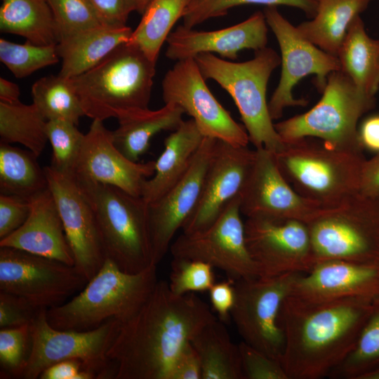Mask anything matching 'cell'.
I'll use <instances>...</instances> for the list:
<instances>
[{
    "instance_id": "22",
    "label": "cell",
    "mask_w": 379,
    "mask_h": 379,
    "mask_svg": "<svg viewBox=\"0 0 379 379\" xmlns=\"http://www.w3.org/2000/svg\"><path fill=\"white\" fill-rule=\"evenodd\" d=\"M289 295L305 302L345 298L379 299V262L328 260L295 280Z\"/></svg>"
},
{
    "instance_id": "24",
    "label": "cell",
    "mask_w": 379,
    "mask_h": 379,
    "mask_svg": "<svg viewBox=\"0 0 379 379\" xmlns=\"http://www.w3.org/2000/svg\"><path fill=\"white\" fill-rule=\"evenodd\" d=\"M29 202L26 221L0 239V246L15 248L74 266L62 218L49 188L31 198Z\"/></svg>"
},
{
    "instance_id": "38",
    "label": "cell",
    "mask_w": 379,
    "mask_h": 379,
    "mask_svg": "<svg viewBox=\"0 0 379 379\" xmlns=\"http://www.w3.org/2000/svg\"><path fill=\"white\" fill-rule=\"evenodd\" d=\"M244 4H262L269 6L284 5L303 11L310 18L316 14L318 0H195L185 9L182 17L183 26H194L213 18L225 15L235 6Z\"/></svg>"
},
{
    "instance_id": "16",
    "label": "cell",
    "mask_w": 379,
    "mask_h": 379,
    "mask_svg": "<svg viewBox=\"0 0 379 379\" xmlns=\"http://www.w3.org/2000/svg\"><path fill=\"white\" fill-rule=\"evenodd\" d=\"M246 246L260 277L306 274L316 262L305 222L246 218Z\"/></svg>"
},
{
    "instance_id": "4",
    "label": "cell",
    "mask_w": 379,
    "mask_h": 379,
    "mask_svg": "<svg viewBox=\"0 0 379 379\" xmlns=\"http://www.w3.org/2000/svg\"><path fill=\"white\" fill-rule=\"evenodd\" d=\"M157 282L156 265L128 273L105 258L78 295L47 309L48 321L56 329L74 331L91 330L112 319L125 322L141 308Z\"/></svg>"
},
{
    "instance_id": "10",
    "label": "cell",
    "mask_w": 379,
    "mask_h": 379,
    "mask_svg": "<svg viewBox=\"0 0 379 379\" xmlns=\"http://www.w3.org/2000/svg\"><path fill=\"white\" fill-rule=\"evenodd\" d=\"M46 312L40 309L30 324L31 351L22 378H39L48 367L69 359L82 361L97 379L115 378L107 354L122 322L112 319L91 330H58L50 325Z\"/></svg>"
},
{
    "instance_id": "37",
    "label": "cell",
    "mask_w": 379,
    "mask_h": 379,
    "mask_svg": "<svg viewBox=\"0 0 379 379\" xmlns=\"http://www.w3.org/2000/svg\"><path fill=\"white\" fill-rule=\"evenodd\" d=\"M56 45L41 46L26 41L23 44L0 39V60L16 78L28 77L34 72L59 61Z\"/></svg>"
},
{
    "instance_id": "51",
    "label": "cell",
    "mask_w": 379,
    "mask_h": 379,
    "mask_svg": "<svg viewBox=\"0 0 379 379\" xmlns=\"http://www.w3.org/2000/svg\"><path fill=\"white\" fill-rule=\"evenodd\" d=\"M359 192L365 196L379 197V153L364 164Z\"/></svg>"
},
{
    "instance_id": "6",
    "label": "cell",
    "mask_w": 379,
    "mask_h": 379,
    "mask_svg": "<svg viewBox=\"0 0 379 379\" xmlns=\"http://www.w3.org/2000/svg\"><path fill=\"white\" fill-rule=\"evenodd\" d=\"M205 79H213L232 98L249 141L255 149L274 153L284 143L274 128L268 109L266 91L272 72L280 65L279 55L270 48L255 51L253 59L234 62L204 53L194 58Z\"/></svg>"
},
{
    "instance_id": "52",
    "label": "cell",
    "mask_w": 379,
    "mask_h": 379,
    "mask_svg": "<svg viewBox=\"0 0 379 379\" xmlns=\"http://www.w3.org/2000/svg\"><path fill=\"white\" fill-rule=\"evenodd\" d=\"M20 95V87L15 83L4 78H0V101L15 102Z\"/></svg>"
},
{
    "instance_id": "19",
    "label": "cell",
    "mask_w": 379,
    "mask_h": 379,
    "mask_svg": "<svg viewBox=\"0 0 379 379\" xmlns=\"http://www.w3.org/2000/svg\"><path fill=\"white\" fill-rule=\"evenodd\" d=\"M155 161H133L115 146L112 131L103 121L93 119L82 145L72 175L79 182L118 187L141 197L144 182L154 173Z\"/></svg>"
},
{
    "instance_id": "34",
    "label": "cell",
    "mask_w": 379,
    "mask_h": 379,
    "mask_svg": "<svg viewBox=\"0 0 379 379\" xmlns=\"http://www.w3.org/2000/svg\"><path fill=\"white\" fill-rule=\"evenodd\" d=\"M192 0H152L127 42L157 62L160 49L175 22Z\"/></svg>"
},
{
    "instance_id": "43",
    "label": "cell",
    "mask_w": 379,
    "mask_h": 379,
    "mask_svg": "<svg viewBox=\"0 0 379 379\" xmlns=\"http://www.w3.org/2000/svg\"><path fill=\"white\" fill-rule=\"evenodd\" d=\"M238 345L244 379H288L280 361L244 341Z\"/></svg>"
},
{
    "instance_id": "5",
    "label": "cell",
    "mask_w": 379,
    "mask_h": 379,
    "mask_svg": "<svg viewBox=\"0 0 379 379\" xmlns=\"http://www.w3.org/2000/svg\"><path fill=\"white\" fill-rule=\"evenodd\" d=\"M156 62L137 46L125 43L94 67L69 78L85 115L104 121L148 108Z\"/></svg>"
},
{
    "instance_id": "1",
    "label": "cell",
    "mask_w": 379,
    "mask_h": 379,
    "mask_svg": "<svg viewBox=\"0 0 379 379\" xmlns=\"http://www.w3.org/2000/svg\"><path fill=\"white\" fill-rule=\"evenodd\" d=\"M216 319L194 293L177 295L168 281H158L141 308L121 323L107 352L115 379H168L183 347Z\"/></svg>"
},
{
    "instance_id": "31",
    "label": "cell",
    "mask_w": 379,
    "mask_h": 379,
    "mask_svg": "<svg viewBox=\"0 0 379 379\" xmlns=\"http://www.w3.org/2000/svg\"><path fill=\"white\" fill-rule=\"evenodd\" d=\"M0 30L41 46L57 45L59 36L46 0H1Z\"/></svg>"
},
{
    "instance_id": "33",
    "label": "cell",
    "mask_w": 379,
    "mask_h": 379,
    "mask_svg": "<svg viewBox=\"0 0 379 379\" xmlns=\"http://www.w3.org/2000/svg\"><path fill=\"white\" fill-rule=\"evenodd\" d=\"M47 123L34 103L0 101L1 143H19L39 157L48 141Z\"/></svg>"
},
{
    "instance_id": "42",
    "label": "cell",
    "mask_w": 379,
    "mask_h": 379,
    "mask_svg": "<svg viewBox=\"0 0 379 379\" xmlns=\"http://www.w3.org/2000/svg\"><path fill=\"white\" fill-rule=\"evenodd\" d=\"M213 267L203 261L173 258L168 286L177 295L208 291L215 283Z\"/></svg>"
},
{
    "instance_id": "26",
    "label": "cell",
    "mask_w": 379,
    "mask_h": 379,
    "mask_svg": "<svg viewBox=\"0 0 379 379\" xmlns=\"http://www.w3.org/2000/svg\"><path fill=\"white\" fill-rule=\"evenodd\" d=\"M132 32L127 25H102L60 41L56 45L62 59L59 74L72 78L91 69L116 48L127 43Z\"/></svg>"
},
{
    "instance_id": "13",
    "label": "cell",
    "mask_w": 379,
    "mask_h": 379,
    "mask_svg": "<svg viewBox=\"0 0 379 379\" xmlns=\"http://www.w3.org/2000/svg\"><path fill=\"white\" fill-rule=\"evenodd\" d=\"M241 215L238 195L206 229L182 233L170 246L173 258L203 261L223 271L234 282L258 277L246 246Z\"/></svg>"
},
{
    "instance_id": "11",
    "label": "cell",
    "mask_w": 379,
    "mask_h": 379,
    "mask_svg": "<svg viewBox=\"0 0 379 379\" xmlns=\"http://www.w3.org/2000/svg\"><path fill=\"white\" fill-rule=\"evenodd\" d=\"M299 274L287 273L234 282L231 319L243 341L281 363L285 342L279 321L280 310Z\"/></svg>"
},
{
    "instance_id": "7",
    "label": "cell",
    "mask_w": 379,
    "mask_h": 379,
    "mask_svg": "<svg viewBox=\"0 0 379 379\" xmlns=\"http://www.w3.org/2000/svg\"><path fill=\"white\" fill-rule=\"evenodd\" d=\"M77 182L94 209L105 258L128 273L154 265L144 199L112 185Z\"/></svg>"
},
{
    "instance_id": "48",
    "label": "cell",
    "mask_w": 379,
    "mask_h": 379,
    "mask_svg": "<svg viewBox=\"0 0 379 379\" xmlns=\"http://www.w3.org/2000/svg\"><path fill=\"white\" fill-rule=\"evenodd\" d=\"M211 302L218 319L227 323L231 319V311L235 301L234 281L227 279L214 284L208 290Z\"/></svg>"
},
{
    "instance_id": "28",
    "label": "cell",
    "mask_w": 379,
    "mask_h": 379,
    "mask_svg": "<svg viewBox=\"0 0 379 379\" xmlns=\"http://www.w3.org/2000/svg\"><path fill=\"white\" fill-rule=\"evenodd\" d=\"M337 57L340 70L357 88L375 98L379 89V39L368 35L360 15L351 22Z\"/></svg>"
},
{
    "instance_id": "46",
    "label": "cell",
    "mask_w": 379,
    "mask_h": 379,
    "mask_svg": "<svg viewBox=\"0 0 379 379\" xmlns=\"http://www.w3.org/2000/svg\"><path fill=\"white\" fill-rule=\"evenodd\" d=\"M106 25L123 26L136 11L135 0H91Z\"/></svg>"
},
{
    "instance_id": "41",
    "label": "cell",
    "mask_w": 379,
    "mask_h": 379,
    "mask_svg": "<svg viewBox=\"0 0 379 379\" xmlns=\"http://www.w3.org/2000/svg\"><path fill=\"white\" fill-rule=\"evenodd\" d=\"M31 345L30 324L1 328V378H22Z\"/></svg>"
},
{
    "instance_id": "8",
    "label": "cell",
    "mask_w": 379,
    "mask_h": 379,
    "mask_svg": "<svg viewBox=\"0 0 379 379\" xmlns=\"http://www.w3.org/2000/svg\"><path fill=\"white\" fill-rule=\"evenodd\" d=\"M316 263L379 262V197L358 192L307 223ZM315 263V264H316Z\"/></svg>"
},
{
    "instance_id": "15",
    "label": "cell",
    "mask_w": 379,
    "mask_h": 379,
    "mask_svg": "<svg viewBox=\"0 0 379 379\" xmlns=\"http://www.w3.org/2000/svg\"><path fill=\"white\" fill-rule=\"evenodd\" d=\"M163 100L189 114L204 137L248 146V135L208 89L194 58L176 61L162 81Z\"/></svg>"
},
{
    "instance_id": "27",
    "label": "cell",
    "mask_w": 379,
    "mask_h": 379,
    "mask_svg": "<svg viewBox=\"0 0 379 379\" xmlns=\"http://www.w3.org/2000/svg\"><path fill=\"white\" fill-rule=\"evenodd\" d=\"M183 114L181 107L170 103L157 110L145 108L126 112L117 118L119 126L112 131L114 143L128 159L139 161L152 137L162 131L175 130L183 121Z\"/></svg>"
},
{
    "instance_id": "50",
    "label": "cell",
    "mask_w": 379,
    "mask_h": 379,
    "mask_svg": "<svg viewBox=\"0 0 379 379\" xmlns=\"http://www.w3.org/2000/svg\"><path fill=\"white\" fill-rule=\"evenodd\" d=\"M357 139L363 150L379 153V114L366 117L358 126Z\"/></svg>"
},
{
    "instance_id": "40",
    "label": "cell",
    "mask_w": 379,
    "mask_h": 379,
    "mask_svg": "<svg viewBox=\"0 0 379 379\" xmlns=\"http://www.w3.org/2000/svg\"><path fill=\"white\" fill-rule=\"evenodd\" d=\"M77 126L64 120H52L47 123V135L53 151L51 166L69 174L72 173L85 135Z\"/></svg>"
},
{
    "instance_id": "9",
    "label": "cell",
    "mask_w": 379,
    "mask_h": 379,
    "mask_svg": "<svg viewBox=\"0 0 379 379\" xmlns=\"http://www.w3.org/2000/svg\"><path fill=\"white\" fill-rule=\"evenodd\" d=\"M320 100L309 111L274 124L281 140L312 137L343 149H362L357 139L361 117L375 98L362 93L340 70L331 72Z\"/></svg>"
},
{
    "instance_id": "20",
    "label": "cell",
    "mask_w": 379,
    "mask_h": 379,
    "mask_svg": "<svg viewBox=\"0 0 379 379\" xmlns=\"http://www.w3.org/2000/svg\"><path fill=\"white\" fill-rule=\"evenodd\" d=\"M255 149L216 140L201 192L182 233L202 231L218 218L227 204L239 195L252 168Z\"/></svg>"
},
{
    "instance_id": "53",
    "label": "cell",
    "mask_w": 379,
    "mask_h": 379,
    "mask_svg": "<svg viewBox=\"0 0 379 379\" xmlns=\"http://www.w3.org/2000/svg\"><path fill=\"white\" fill-rule=\"evenodd\" d=\"M361 379H379V364L364 374Z\"/></svg>"
},
{
    "instance_id": "55",
    "label": "cell",
    "mask_w": 379,
    "mask_h": 379,
    "mask_svg": "<svg viewBox=\"0 0 379 379\" xmlns=\"http://www.w3.org/2000/svg\"><path fill=\"white\" fill-rule=\"evenodd\" d=\"M195 1V0H192V1Z\"/></svg>"
},
{
    "instance_id": "54",
    "label": "cell",
    "mask_w": 379,
    "mask_h": 379,
    "mask_svg": "<svg viewBox=\"0 0 379 379\" xmlns=\"http://www.w3.org/2000/svg\"><path fill=\"white\" fill-rule=\"evenodd\" d=\"M151 1L152 0H135L136 11L142 15Z\"/></svg>"
},
{
    "instance_id": "35",
    "label": "cell",
    "mask_w": 379,
    "mask_h": 379,
    "mask_svg": "<svg viewBox=\"0 0 379 379\" xmlns=\"http://www.w3.org/2000/svg\"><path fill=\"white\" fill-rule=\"evenodd\" d=\"M33 103L47 121L64 120L78 124L86 116L69 78L50 75L32 86Z\"/></svg>"
},
{
    "instance_id": "17",
    "label": "cell",
    "mask_w": 379,
    "mask_h": 379,
    "mask_svg": "<svg viewBox=\"0 0 379 379\" xmlns=\"http://www.w3.org/2000/svg\"><path fill=\"white\" fill-rule=\"evenodd\" d=\"M246 218L309 222L324 208L299 194L279 171L274 152L255 149L254 161L239 194Z\"/></svg>"
},
{
    "instance_id": "32",
    "label": "cell",
    "mask_w": 379,
    "mask_h": 379,
    "mask_svg": "<svg viewBox=\"0 0 379 379\" xmlns=\"http://www.w3.org/2000/svg\"><path fill=\"white\" fill-rule=\"evenodd\" d=\"M38 157L11 144L0 142V192L30 199L48 188Z\"/></svg>"
},
{
    "instance_id": "23",
    "label": "cell",
    "mask_w": 379,
    "mask_h": 379,
    "mask_svg": "<svg viewBox=\"0 0 379 379\" xmlns=\"http://www.w3.org/2000/svg\"><path fill=\"white\" fill-rule=\"evenodd\" d=\"M267 24L264 13L257 11L246 20L229 27L213 31H198L179 26L167 37L166 56L179 61L199 54L218 53L236 60L243 49L264 48L267 43Z\"/></svg>"
},
{
    "instance_id": "2",
    "label": "cell",
    "mask_w": 379,
    "mask_h": 379,
    "mask_svg": "<svg viewBox=\"0 0 379 379\" xmlns=\"http://www.w3.org/2000/svg\"><path fill=\"white\" fill-rule=\"evenodd\" d=\"M373 302L355 297L305 302L288 295L279 319L285 342L281 364L288 379L328 377L354 348Z\"/></svg>"
},
{
    "instance_id": "36",
    "label": "cell",
    "mask_w": 379,
    "mask_h": 379,
    "mask_svg": "<svg viewBox=\"0 0 379 379\" xmlns=\"http://www.w3.org/2000/svg\"><path fill=\"white\" fill-rule=\"evenodd\" d=\"M379 364V299L373 302L371 312L357 341L346 358L328 375L333 379H361Z\"/></svg>"
},
{
    "instance_id": "3",
    "label": "cell",
    "mask_w": 379,
    "mask_h": 379,
    "mask_svg": "<svg viewBox=\"0 0 379 379\" xmlns=\"http://www.w3.org/2000/svg\"><path fill=\"white\" fill-rule=\"evenodd\" d=\"M362 149H343L312 137L288 142L274 154L277 166L301 196L324 207L337 206L359 192Z\"/></svg>"
},
{
    "instance_id": "30",
    "label": "cell",
    "mask_w": 379,
    "mask_h": 379,
    "mask_svg": "<svg viewBox=\"0 0 379 379\" xmlns=\"http://www.w3.org/2000/svg\"><path fill=\"white\" fill-rule=\"evenodd\" d=\"M218 319L191 340L201 367V379H244L239 345Z\"/></svg>"
},
{
    "instance_id": "39",
    "label": "cell",
    "mask_w": 379,
    "mask_h": 379,
    "mask_svg": "<svg viewBox=\"0 0 379 379\" xmlns=\"http://www.w3.org/2000/svg\"><path fill=\"white\" fill-rule=\"evenodd\" d=\"M46 1L53 15L59 42L86 30L106 25L91 0Z\"/></svg>"
},
{
    "instance_id": "49",
    "label": "cell",
    "mask_w": 379,
    "mask_h": 379,
    "mask_svg": "<svg viewBox=\"0 0 379 379\" xmlns=\"http://www.w3.org/2000/svg\"><path fill=\"white\" fill-rule=\"evenodd\" d=\"M40 379H97L96 375L79 359H69L56 363L46 368Z\"/></svg>"
},
{
    "instance_id": "14",
    "label": "cell",
    "mask_w": 379,
    "mask_h": 379,
    "mask_svg": "<svg viewBox=\"0 0 379 379\" xmlns=\"http://www.w3.org/2000/svg\"><path fill=\"white\" fill-rule=\"evenodd\" d=\"M266 22L274 34L281 50V73L279 84L268 102L272 120L281 117L291 106H305V99H295L293 88L309 74L316 75V85L322 92L328 75L340 69L338 58L321 50L298 31L277 10L269 6L264 11Z\"/></svg>"
},
{
    "instance_id": "47",
    "label": "cell",
    "mask_w": 379,
    "mask_h": 379,
    "mask_svg": "<svg viewBox=\"0 0 379 379\" xmlns=\"http://www.w3.org/2000/svg\"><path fill=\"white\" fill-rule=\"evenodd\" d=\"M168 379H201L200 360L190 342L183 347L175 358Z\"/></svg>"
},
{
    "instance_id": "18",
    "label": "cell",
    "mask_w": 379,
    "mask_h": 379,
    "mask_svg": "<svg viewBox=\"0 0 379 379\" xmlns=\"http://www.w3.org/2000/svg\"><path fill=\"white\" fill-rule=\"evenodd\" d=\"M44 168L73 253L74 267L89 281L105 260L93 206L73 175L51 166Z\"/></svg>"
},
{
    "instance_id": "25",
    "label": "cell",
    "mask_w": 379,
    "mask_h": 379,
    "mask_svg": "<svg viewBox=\"0 0 379 379\" xmlns=\"http://www.w3.org/2000/svg\"><path fill=\"white\" fill-rule=\"evenodd\" d=\"M204 136L192 119L182 121L164 140V149L155 161L154 173L143 184L141 197L147 203L159 199L187 173Z\"/></svg>"
},
{
    "instance_id": "29",
    "label": "cell",
    "mask_w": 379,
    "mask_h": 379,
    "mask_svg": "<svg viewBox=\"0 0 379 379\" xmlns=\"http://www.w3.org/2000/svg\"><path fill=\"white\" fill-rule=\"evenodd\" d=\"M371 1L318 0L313 19L297 28L313 44L337 57L351 22Z\"/></svg>"
},
{
    "instance_id": "12",
    "label": "cell",
    "mask_w": 379,
    "mask_h": 379,
    "mask_svg": "<svg viewBox=\"0 0 379 379\" xmlns=\"http://www.w3.org/2000/svg\"><path fill=\"white\" fill-rule=\"evenodd\" d=\"M87 282L74 266L0 246V291L23 298L37 308L49 309L65 303Z\"/></svg>"
},
{
    "instance_id": "21",
    "label": "cell",
    "mask_w": 379,
    "mask_h": 379,
    "mask_svg": "<svg viewBox=\"0 0 379 379\" xmlns=\"http://www.w3.org/2000/svg\"><path fill=\"white\" fill-rule=\"evenodd\" d=\"M217 139L205 137L185 175L170 190L147 204L153 262L157 265L172 244L177 231L196 208Z\"/></svg>"
},
{
    "instance_id": "45",
    "label": "cell",
    "mask_w": 379,
    "mask_h": 379,
    "mask_svg": "<svg viewBox=\"0 0 379 379\" xmlns=\"http://www.w3.org/2000/svg\"><path fill=\"white\" fill-rule=\"evenodd\" d=\"M30 212V202L20 197L0 194V239L16 230L26 221Z\"/></svg>"
},
{
    "instance_id": "44",
    "label": "cell",
    "mask_w": 379,
    "mask_h": 379,
    "mask_svg": "<svg viewBox=\"0 0 379 379\" xmlns=\"http://www.w3.org/2000/svg\"><path fill=\"white\" fill-rule=\"evenodd\" d=\"M40 309L23 298L0 291V328L31 324Z\"/></svg>"
}]
</instances>
